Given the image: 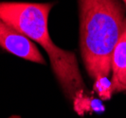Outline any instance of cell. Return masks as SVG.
I'll return each instance as SVG.
<instances>
[{
  "instance_id": "6",
  "label": "cell",
  "mask_w": 126,
  "mask_h": 118,
  "mask_svg": "<svg viewBox=\"0 0 126 118\" xmlns=\"http://www.w3.org/2000/svg\"><path fill=\"white\" fill-rule=\"evenodd\" d=\"M124 1V3H125V5H126V0H123Z\"/></svg>"
},
{
  "instance_id": "4",
  "label": "cell",
  "mask_w": 126,
  "mask_h": 118,
  "mask_svg": "<svg viewBox=\"0 0 126 118\" xmlns=\"http://www.w3.org/2000/svg\"><path fill=\"white\" fill-rule=\"evenodd\" d=\"M113 92L126 91V30L116 45L112 57Z\"/></svg>"
},
{
  "instance_id": "1",
  "label": "cell",
  "mask_w": 126,
  "mask_h": 118,
  "mask_svg": "<svg viewBox=\"0 0 126 118\" xmlns=\"http://www.w3.org/2000/svg\"><path fill=\"white\" fill-rule=\"evenodd\" d=\"M81 49L89 76L108 77L114 49L126 30L124 10L118 0H80Z\"/></svg>"
},
{
  "instance_id": "2",
  "label": "cell",
  "mask_w": 126,
  "mask_h": 118,
  "mask_svg": "<svg viewBox=\"0 0 126 118\" xmlns=\"http://www.w3.org/2000/svg\"><path fill=\"white\" fill-rule=\"evenodd\" d=\"M51 4L25 2H1L0 19L27 38L40 44L47 49L51 58L52 65L57 75L61 77L63 69L61 58L70 55L63 52L53 44L48 33V14ZM62 65H63L62 63Z\"/></svg>"
},
{
  "instance_id": "5",
  "label": "cell",
  "mask_w": 126,
  "mask_h": 118,
  "mask_svg": "<svg viewBox=\"0 0 126 118\" xmlns=\"http://www.w3.org/2000/svg\"><path fill=\"white\" fill-rule=\"evenodd\" d=\"M95 91L104 100L110 99L113 92L112 81L108 79L107 77H99L95 79L94 84Z\"/></svg>"
},
{
  "instance_id": "3",
  "label": "cell",
  "mask_w": 126,
  "mask_h": 118,
  "mask_svg": "<svg viewBox=\"0 0 126 118\" xmlns=\"http://www.w3.org/2000/svg\"><path fill=\"white\" fill-rule=\"evenodd\" d=\"M0 46L13 55L45 64L44 58L31 39L13 29L0 19Z\"/></svg>"
}]
</instances>
